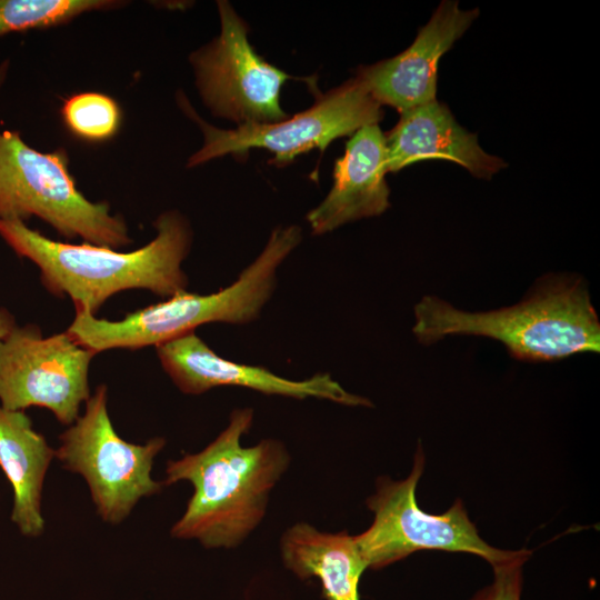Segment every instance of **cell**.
<instances>
[{
  "label": "cell",
  "instance_id": "6da1fadb",
  "mask_svg": "<svg viewBox=\"0 0 600 600\" xmlns=\"http://www.w3.org/2000/svg\"><path fill=\"white\" fill-rule=\"evenodd\" d=\"M253 421L251 408L234 409L229 423L206 448L169 460L163 486L188 481L193 492L172 526L177 539L197 540L207 549L234 548L266 516L269 496L288 469L281 441L241 444Z\"/></svg>",
  "mask_w": 600,
  "mask_h": 600
},
{
  "label": "cell",
  "instance_id": "7a4b0ae2",
  "mask_svg": "<svg viewBox=\"0 0 600 600\" xmlns=\"http://www.w3.org/2000/svg\"><path fill=\"white\" fill-rule=\"evenodd\" d=\"M153 226L154 238L128 252L56 241L19 220L0 219V237L18 257L38 267L41 283L50 293L70 298L76 312L96 316L121 291L143 289L169 298L187 290L181 266L192 242L189 221L179 211L168 210Z\"/></svg>",
  "mask_w": 600,
  "mask_h": 600
},
{
  "label": "cell",
  "instance_id": "e0dca14e",
  "mask_svg": "<svg viewBox=\"0 0 600 600\" xmlns=\"http://www.w3.org/2000/svg\"><path fill=\"white\" fill-rule=\"evenodd\" d=\"M121 0H0V37L67 24L92 11L126 6Z\"/></svg>",
  "mask_w": 600,
  "mask_h": 600
},
{
  "label": "cell",
  "instance_id": "277c9868",
  "mask_svg": "<svg viewBox=\"0 0 600 600\" xmlns=\"http://www.w3.org/2000/svg\"><path fill=\"white\" fill-rule=\"evenodd\" d=\"M298 226L276 228L266 247L230 286L210 293L186 291L126 314L120 320L76 312L67 332L96 354L110 349L158 347L210 322L254 321L277 286V270L301 241Z\"/></svg>",
  "mask_w": 600,
  "mask_h": 600
},
{
  "label": "cell",
  "instance_id": "9a60e30c",
  "mask_svg": "<svg viewBox=\"0 0 600 600\" xmlns=\"http://www.w3.org/2000/svg\"><path fill=\"white\" fill-rule=\"evenodd\" d=\"M54 457L56 450L24 411L0 407V468L13 492L11 521L26 537L44 531L42 490Z\"/></svg>",
  "mask_w": 600,
  "mask_h": 600
},
{
  "label": "cell",
  "instance_id": "3957f363",
  "mask_svg": "<svg viewBox=\"0 0 600 600\" xmlns=\"http://www.w3.org/2000/svg\"><path fill=\"white\" fill-rule=\"evenodd\" d=\"M412 331L423 344L453 334L488 337L514 359L532 362L600 351V322L587 284L569 276H549L521 302L486 312L426 296L414 307Z\"/></svg>",
  "mask_w": 600,
  "mask_h": 600
},
{
  "label": "cell",
  "instance_id": "8fae6325",
  "mask_svg": "<svg viewBox=\"0 0 600 600\" xmlns=\"http://www.w3.org/2000/svg\"><path fill=\"white\" fill-rule=\"evenodd\" d=\"M156 349L163 370L187 394H201L217 387L231 386L300 400L317 398L349 407H372L369 399L347 391L329 373L290 380L263 367L224 359L194 331Z\"/></svg>",
  "mask_w": 600,
  "mask_h": 600
},
{
  "label": "cell",
  "instance_id": "ba28073f",
  "mask_svg": "<svg viewBox=\"0 0 600 600\" xmlns=\"http://www.w3.org/2000/svg\"><path fill=\"white\" fill-rule=\"evenodd\" d=\"M177 102L203 134L202 147L188 160L190 168L226 154L242 157L253 148L272 152V162L283 166L309 150L323 151L333 140L350 136L364 126L378 124L383 118L382 106L357 78L320 96L311 108L289 119L243 123L229 130L202 119L184 93L177 94Z\"/></svg>",
  "mask_w": 600,
  "mask_h": 600
},
{
  "label": "cell",
  "instance_id": "30bf717a",
  "mask_svg": "<svg viewBox=\"0 0 600 600\" xmlns=\"http://www.w3.org/2000/svg\"><path fill=\"white\" fill-rule=\"evenodd\" d=\"M221 31L190 56L203 103L218 117L243 123L287 119L280 92L289 74L257 54L247 26L228 1H218Z\"/></svg>",
  "mask_w": 600,
  "mask_h": 600
},
{
  "label": "cell",
  "instance_id": "5bb4252c",
  "mask_svg": "<svg viewBox=\"0 0 600 600\" xmlns=\"http://www.w3.org/2000/svg\"><path fill=\"white\" fill-rule=\"evenodd\" d=\"M386 147L388 173L417 161L444 159L489 180L507 167L502 159L487 153L477 136L461 127L449 108L437 100L400 113L386 136Z\"/></svg>",
  "mask_w": 600,
  "mask_h": 600
},
{
  "label": "cell",
  "instance_id": "d6986e66",
  "mask_svg": "<svg viewBox=\"0 0 600 600\" xmlns=\"http://www.w3.org/2000/svg\"><path fill=\"white\" fill-rule=\"evenodd\" d=\"M526 561H518L493 569V581L469 600H521Z\"/></svg>",
  "mask_w": 600,
  "mask_h": 600
},
{
  "label": "cell",
  "instance_id": "5b68a950",
  "mask_svg": "<svg viewBox=\"0 0 600 600\" xmlns=\"http://www.w3.org/2000/svg\"><path fill=\"white\" fill-rule=\"evenodd\" d=\"M37 217L72 240L121 249L132 242L122 217L106 201L93 202L77 188L63 148L29 146L17 130L0 129V219Z\"/></svg>",
  "mask_w": 600,
  "mask_h": 600
},
{
  "label": "cell",
  "instance_id": "ac0fdd59",
  "mask_svg": "<svg viewBox=\"0 0 600 600\" xmlns=\"http://www.w3.org/2000/svg\"><path fill=\"white\" fill-rule=\"evenodd\" d=\"M61 116L68 130L91 142L111 139L121 124V110L111 97L101 92H80L67 98Z\"/></svg>",
  "mask_w": 600,
  "mask_h": 600
},
{
  "label": "cell",
  "instance_id": "7c38bea8",
  "mask_svg": "<svg viewBox=\"0 0 600 600\" xmlns=\"http://www.w3.org/2000/svg\"><path fill=\"white\" fill-rule=\"evenodd\" d=\"M478 16L477 8L461 10L458 1H442L409 48L360 68L356 78L379 104L400 113L437 100L439 61Z\"/></svg>",
  "mask_w": 600,
  "mask_h": 600
},
{
  "label": "cell",
  "instance_id": "4fadbf2b",
  "mask_svg": "<svg viewBox=\"0 0 600 600\" xmlns=\"http://www.w3.org/2000/svg\"><path fill=\"white\" fill-rule=\"evenodd\" d=\"M386 136L378 124L356 131L334 163L333 184L327 197L307 214L313 234L382 214L389 207L386 181Z\"/></svg>",
  "mask_w": 600,
  "mask_h": 600
},
{
  "label": "cell",
  "instance_id": "44dd1931",
  "mask_svg": "<svg viewBox=\"0 0 600 600\" xmlns=\"http://www.w3.org/2000/svg\"><path fill=\"white\" fill-rule=\"evenodd\" d=\"M9 69H10V60L9 59L2 60L0 62V90L7 80Z\"/></svg>",
  "mask_w": 600,
  "mask_h": 600
},
{
  "label": "cell",
  "instance_id": "8992f818",
  "mask_svg": "<svg viewBox=\"0 0 600 600\" xmlns=\"http://www.w3.org/2000/svg\"><path fill=\"white\" fill-rule=\"evenodd\" d=\"M424 463L419 444L406 479L377 480L376 492L367 500L373 521L366 531L354 536L368 568L382 569L421 550L474 554L489 562L492 569L530 558L532 552L528 549L502 550L488 544L469 519L461 499L441 514L420 509L416 491Z\"/></svg>",
  "mask_w": 600,
  "mask_h": 600
},
{
  "label": "cell",
  "instance_id": "2e32d148",
  "mask_svg": "<svg viewBox=\"0 0 600 600\" xmlns=\"http://www.w3.org/2000/svg\"><path fill=\"white\" fill-rule=\"evenodd\" d=\"M280 551L284 566L299 578L320 580L326 600H360L359 582L368 567L354 536L298 522L282 534Z\"/></svg>",
  "mask_w": 600,
  "mask_h": 600
},
{
  "label": "cell",
  "instance_id": "ffe728a7",
  "mask_svg": "<svg viewBox=\"0 0 600 600\" xmlns=\"http://www.w3.org/2000/svg\"><path fill=\"white\" fill-rule=\"evenodd\" d=\"M16 326L13 316L3 308H0V339L4 338Z\"/></svg>",
  "mask_w": 600,
  "mask_h": 600
},
{
  "label": "cell",
  "instance_id": "9c48e42d",
  "mask_svg": "<svg viewBox=\"0 0 600 600\" xmlns=\"http://www.w3.org/2000/svg\"><path fill=\"white\" fill-rule=\"evenodd\" d=\"M94 356L67 331L43 337L38 326L16 324L0 339V407L44 408L60 423L72 424L91 396Z\"/></svg>",
  "mask_w": 600,
  "mask_h": 600
},
{
  "label": "cell",
  "instance_id": "52a82bcc",
  "mask_svg": "<svg viewBox=\"0 0 600 600\" xmlns=\"http://www.w3.org/2000/svg\"><path fill=\"white\" fill-rule=\"evenodd\" d=\"M56 458L66 470L87 482L100 518L121 523L137 503L158 493L162 482L151 476L153 460L166 446L156 437L143 444L126 441L116 431L108 412V389L96 388L83 414L60 434Z\"/></svg>",
  "mask_w": 600,
  "mask_h": 600
}]
</instances>
